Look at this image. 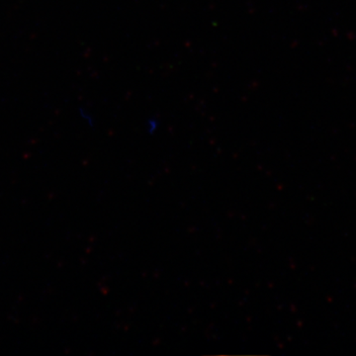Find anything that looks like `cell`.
Wrapping results in <instances>:
<instances>
[{
    "mask_svg": "<svg viewBox=\"0 0 356 356\" xmlns=\"http://www.w3.org/2000/svg\"><path fill=\"white\" fill-rule=\"evenodd\" d=\"M159 121L158 120V118H154V117H152V118L147 119L146 122V129L147 132L149 133V135H154V134L159 130Z\"/></svg>",
    "mask_w": 356,
    "mask_h": 356,
    "instance_id": "obj_1",
    "label": "cell"
}]
</instances>
